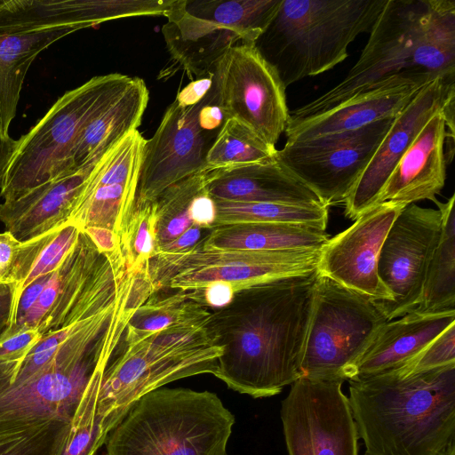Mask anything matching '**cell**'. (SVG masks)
I'll list each match as a JSON object with an SVG mask.
<instances>
[{
    "label": "cell",
    "instance_id": "obj_1",
    "mask_svg": "<svg viewBox=\"0 0 455 455\" xmlns=\"http://www.w3.org/2000/svg\"><path fill=\"white\" fill-rule=\"evenodd\" d=\"M146 301L125 278L105 306L32 346L0 356V455H60L82 396L107 367L126 326Z\"/></svg>",
    "mask_w": 455,
    "mask_h": 455
},
{
    "label": "cell",
    "instance_id": "obj_2",
    "mask_svg": "<svg viewBox=\"0 0 455 455\" xmlns=\"http://www.w3.org/2000/svg\"><path fill=\"white\" fill-rule=\"evenodd\" d=\"M318 276L315 270L248 286L211 312L209 330L222 347L213 375L253 398L299 379Z\"/></svg>",
    "mask_w": 455,
    "mask_h": 455
},
{
    "label": "cell",
    "instance_id": "obj_3",
    "mask_svg": "<svg viewBox=\"0 0 455 455\" xmlns=\"http://www.w3.org/2000/svg\"><path fill=\"white\" fill-rule=\"evenodd\" d=\"M348 382L364 455H455V364Z\"/></svg>",
    "mask_w": 455,
    "mask_h": 455
},
{
    "label": "cell",
    "instance_id": "obj_4",
    "mask_svg": "<svg viewBox=\"0 0 455 455\" xmlns=\"http://www.w3.org/2000/svg\"><path fill=\"white\" fill-rule=\"evenodd\" d=\"M403 72L455 79L454 1L387 0L344 79L293 109L289 121L321 114Z\"/></svg>",
    "mask_w": 455,
    "mask_h": 455
},
{
    "label": "cell",
    "instance_id": "obj_5",
    "mask_svg": "<svg viewBox=\"0 0 455 455\" xmlns=\"http://www.w3.org/2000/svg\"><path fill=\"white\" fill-rule=\"evenodd\" d=\"M210 315L205 307L157 331L126 326L99 393L98 412L108 433L148 392L177 379L215 372L222 347L209 330Z\"/></svg>",
    "mask_w": 455,
    "mask_h": 455
},
{
    "label": "cell",
    "instance_id": "obj_6",
    "mask_svg": "<svg viewBox=\"0 0 455 455\" xmlns=\"http://www.w3.org/2000/svg\"><path fill=\"white\" fill-rule=\"evenodd\" d=\"M387 1L282 0L255 46L288 87L342 62L356 36L370 33Z\"/></svg>",
    "mask_w": 455,
    "mask_h": 455
},
{
    "label": "cell",
    "instance_id": "obj_7",
    "mask_svg": "<svg viewBox=\"0 0 455 455\" xmlns=\"http://www.w3.org/2000/svg\"><path fill=\"white\" fill-rule=\"evenodd\" d=\"M234 424L215 393L160 387L108 433L104 455H227Z\"/></svg>",
    "mask_w": 455,
    "mask_h": 455
},
{
    "label": "cell",
    "instance_id": "obj_8",
    "mask_svg": "<svg viewBox=\"0 0 455 455\" xmlns=\"http://www.w3.org/2000/svg\"><path fill=\"white\" fill-rule=\"evenodd\" d=\"M131 76H97L66 92L18 140L0 180V196L15 200L34 188L76 171L72 155L84 124L128 85ZM77 170V169H76Z\"/></svg>",
    "mask_w": 455,
    "mask_h": 455
},
{
    "label": "cell",
    "instance_id": "obj_9",
    "mask_svg": "<svg viewBox=\"0 0 455 455\" xmlns=\"http://www.w3.org/2000/svg\"><path fill=\"white\" fill-rule=\"evenodd\" d=\"M282 0H174L162 32L171 57L201 78L234 46L255 44Z\"/></svg>",
    "mask_w": 455,
    "mask_h": 455
},
{
    "label": "cell",
    "instance_id": "obj_10",
    "mask_svg": "<svg viewBox=\"0 0 455 455\" xmlns=\"http://www.w3.org/2000/svg\"><path fill=\"white\" fill-rule=\"evenodd\" d=\"M388 320L377 301L318 276L301 377L348 380Z\"/></svg>",
    "mask_w": 455,
    "mask_h": 455
},
{
    "label": "cell",
    "instance_id": "obj_11",
    "mask_svg": "<svg viewBox=\"0 0 455 455\" xmlns=\"http://www.w3.org/2000/svg\"><path fill=\"white\" fill-rule=\"evenodd\" d=\"M321 249L203 250L198 243L183 252L156 253L148 261V272L155 293L200 290L214 282L228 283L236 291L317 270Z\"/></svg>",
    "mask_w": 455,
    "mask_h": 455
},
{
    "label": "cell",
    "instance_id": "obj_12",
    "mask_svg": "<svg viewBox=\"0 0 455 455\" xmlns=\"http://www.w3.org/2000/svg\"><path fill=\"white\" fill-rule=\"evenodd\" d=\"M213 83L227 119L235 118L275 147L290 112L286 87L255 44L232 47L214 66Z\"/></svg>",
    "mask_w": 455,
    "mask_h": 455
},
{
    "label": "cell",
    "instance_id": "obj_13",
    "mask_svg": "<svg viewBox=\"0 0 455 455\" xmlns=\"http://www.w3.org/2000/svg\"><path fill=\"white\" fill-rule=\"evenodd\" d=\"M394 118L360 129L286 141L276 159L329 207L345 202Z\"/></svg>",
    "mask_w": 455,
    "mask_h": 455
},
{
    "label": "cell",
    "instance_id": "obj_14",
    "mask_svg": "<svg viewBox=\"0 0 455 455\" xmlns=\"http://www.w3.org/2000/svg\"><path fill=\"white\" fill-rule=\"evenodd\" d=\"M342 379L300 377L282 401L288 455H358L359 435Z\"/></svg>",
    "mask_w": 455,
    "mask_h": 455
},
{
    "label": "cell",
    "instance_id": "obj_15",
    "mask_svg": "<svg viewBox=\"0 0 455 455\" xmlns=\"http://www.w3.org/2000/svg\"><path fill=\"white\" fill-rule=\"evenodd\" d=\"M442 231L440 211L411 204L401 210L382 243L378 275L393 296L378 302L388 321L414 310Z\"/></svg>",
    "mask_w": 455,
    "mask_h": 455
},
{
    "label": "cell",
    "instance_id": "obj_16",
    "mask_svg": "<svg viewBox=\"0 0 455 455\" xmlns=\"http://www.w3.org/2000/svg\"><path fill=\"white\" fill-rule=\"evenodd\" d=\"M146 139L136 130L96 162L69 220L82 230L100 228L118 238L134 210Z\"/></svg>",
    "mask_w": 455,
    "mask_h": 455
},
{
    "label": "cell",
    "instance_id": "obj_17",
    "mask_svg": "<svg viewBox=\"0 0 455 455\" xmlns=\"http://www.w3.org/2000/svg\"><path fill=\"white\" fill-rule=\"evenodd\" d=\"M198 106L182 107L174 100L146 140L134 208L151 204L170 186L208 167L205 157L215 138L200 128Z\"/></svg>",
    "mask_w": 455,
    "mask_h": 455
},
{
    "label": "cell",
    "instance_id": "obj_18",
    "mask_svg": "<svg viewBox=\"0 0 455 455\" xmlns=\"http://www.w3.org/2000/svg\"><path fill=\"white\" fill-rule=\"evenodd\" d=\"M455 114V79L437 77L425 84L394 118L367 166L346 198V217L356 220L374 206L395 166L435 113Z\"/></svg>",
    "mask_w": 455,
    "mask_h": 455
},
{
    "label": "cell",
    "instance_id": "obj_19",
    "mask_svg": "<svg viewBox=\"0 0 455 455\" xmlns=\"http://www.w3.org/2000/svg\"><path fill=\"white\" fill-rule=\"evenodd\" d=\"M404 208L383 203L360 215L320 251L317 271L344 287L378 302H390L391 292L378 275L382 243L394 220Z\"/></svg>",
    "mask_w": 455,
    "mask_h": 455
},
{
    "label": "cell",
    "instance_id": "obj_20",
    "mask_svg": "<svg viewBox=\"0 0 455 455\" xmlns=\"http://www.w3.org/2000/svg\"><path fill=\"white\" fill-rule=\"evenodd\" d=\"M437 77L425 72L394 75L333 108L301 120L288 121L284 132L287 141L350 132L379 120L395 118L420 88Z\"/></svg>",
    "mask_w": 455,
    "mask_h": 455
},
{
    "label": "cell",
    "instance_id": "obj_21",
    "mask_svg": "<svg viewBox=\"0 0 455 455\" xmlns=\"http://www.w3.org/2000/svg\"><path fill=\"white\" fill-rule=\"evenodd\" d=\"M454 133V117L445 111L430 117L395 166L374 205L389 203L405 207L421 200L434 201L445 183V139L453 140Z\"/></svg>",
    "mask_w": 455,
    "mask_h": 455
},
{
    "label": "cell",
    "instance_id": "obj_22",
    "mask_svg": "<svg viewBox=\"0 0 455 455\" xmlns=\"http://www.w3.org/2000/svg\"><path fill=\"white\" fill-rule=\"evenodd\" d=\"M98 160L0 204V220L6 231L27 242L68 222L75 201Z\"/></svg>",
    "mask_w": 455,
    "mask_h": 455
},
{
    "label": "cell",
    "instance_id": "obj_23",
    "mask_svg": "<svg viewBox=\"0 0 455 455\" xmlns=\"http://www.w3.org/2000/svg\"><path fill=\"white\" fill-rule=\"evenodd\" d=\"M207 191L215 200L325 206L316 194L291 173L276 157L240 166L218 168L207 186Z\"/></svg>",
    "mask_w": 455,
    "mask_h": 455
},
{
    "label": "cell",
    "instance_id": "obj_24",
    "mask_svg": "<svg viewBox=\"0 0 455 455\" xmlns=\"http://www.w3.org/2000/svg\"><path fill=\"white\" fill-rule=\"evenodd\" d=\"M454 323L455 311L416 310L387 322L359 361L354 377L374 375L401 366Z\"/></svg>",
    "mask_w": 455,
    "mask_h": 455
},
{
    "label": "cell",
    "instance_id": "obj_25",
    "mask_svg": "<svg viewBox=\"0 0 455 455\" xmlns=\"http://www.w3.org/2000/svg\"><path fill=\"white\" fill-rule=\"evenodd\" d=\"M148 102V90L140 77H132L126 88L97 112L84 126L72 155L79 169L104 155L131 132L138 130Z\"/></svg>",
    "mask_w": 455,
    "mask_h": 455
},
{
    "label": "cell",
    "instance_id": "obj_26",
    "mask_svg": "<svg viewBox=\"0 0 455 455\" xmlns=\"http://www.w3.org/2000/svg\"><path fill=\"white\" fill-rule=\"evenodd\" d=\"M329 238L326 229L304 224L237 223L211 228L199 245L203 250L321 249Z\"/></svg>",
    "mask_w": 455,
    "mask_h": 455
},
{
    "label": "cell",
    "instance_id": "obj_27",
    "mask_svg": "<svg viewBox=\"0 0 455 455\" xmlns=\"http://www.w3.org/2000/svg\"><path fill=\"white\" fill-rule=\"evenodd\" d=\"M81 30L76 26L0 34V118L9 133L26 75L37 55L56 41Z\"/></svg>",
    "mask_w": 455,
    "mask_h": 455
},
{
    "label": "cell",
    "instance_id": "obj_28",
    "mask_svg": "<svg viewBox=\"0 0 455 455\" xmlns=\"http://www.w3.org/2000/svg\"><path fill=\"white\" fill-rule=\"evenodd\" d=\"M442 215L439 242L429 260L421 300L414 309L421 313L455 311V195L446 203L436 198Z\"/></svg>",
    "mask_w": 455,
    "mask_h": 455
},
{
    "label": "cell",
    "instance_id": "obj_29",
    "mask_svg": "<svg viewBox=\"0 0 455 455\" xmlns=\"http://www.w3.org/2000/svg\"><path fill=\"white\" fill-rule=\"evenodd\" d=\"M81 230L69 220L53 231L21 242L12 281L5 283L7 297L10 299L9 309L27 285L59 266L76 243Z\"/></svg>",
    "mask_w": 455,
    "mask_h": 455
},
{
    "label": "cell",
    "instance_id": "obj_30",
    "mask_svg": "<svg viewBox=\"0 0 455 455\" xmlns=\"http://www.w3.org/2000/svg\"><path fill=\"white\" fill-rule=\"evenodd\" d=\"M218 168L207 167L164 189L154 202L156 251L195 225L189 210L195 197L207 188Z\"/></svg>",
    "mask_w": 455,
    "mask_h": 455
},
{
    "label": "cell",
    "instance_id": "obj_31",
    "mask_svg": "<svg viewBox=\"0 0 455 455\" xmlns=\"http://www.w3.org/2000/svg\"><path fill=\"white\" fill-rule=\"evenodd\" d=\"M214 227L237 223H294L326 229L329 207L273 203H241L213 199Z\"/></svg>",
    "mask_w": 455,
    "mask_h": 455
},
{
    "label": "cell",
    "instance_id": "obj_32",
    "mask_svg": "<svg viewBox=\"0 0 455 455\" xmlns=\"http://www.w3.org/2000/svg\"><path fill=\"white\" fill-rule=\"evenodd\" d=\"M276 151L241 122L228 118L207 151L205 162L209 167L229 168L273 159Z\"/></svg>",
    "mask_w": 455,
    "mask_h": 455
},
{
    "label": "cell",
    "instance_id": "obj_33",
    "mask_svg": "<svg viewBox=\"0 0 455 455\" xmlns=\"http://www.w3.org/2000/svg\"><path fill=\"white\" fill-rule=\"evenodd\" d=\"M105 369L89 382L71 422L67 443L60 455H94L108 435L98 412V400Z\"/></svg>",
    "mask_w": 455,
    "mask_h": 455
},
{
    "label": "cell",
    "instance_id": "obj_34",
    "mask_svg": "<svg viewBox=\"0 0 455 455\" xmlns=\"http://www.w3.org/2000/svg\"><path fill=\"white\" fill-rule=\"evenodd\" d=\"M192 300L188 291H176L169 296L159 297L154 293L131 317L127 327L139 331H157L185 320L204 309Z\"/></svg>",
    "mask_w": 455,
    "mask_h": 455
},
{
    "label": "cell",
    "instance_id": "obj_35",
    "mask_svg": "<svg viewBox=\"0 0 455 455\" xmlns=\"http://www.w3.org/2000/svg\"><path fill=\"white\" fill-rule=\"evenodd\" d=\"M156 209L154 203L134 208L120 244L129 267L137 270L156 253Z\"/></svg>",
    "mask_w": 455,
    "mask_h": 455
},
{
    "label": "cell",
    "instance_id": "obj_36",
    "mask_svg": "<svg viewBox=\"0 0 455 455\" xmlns=\"http://www.w3.org/2000/svg\"><path fill=\"white\" fill-rule=\"evenodd\" d=\"M455 364V323L445 329L414 357L395 368L411 374Z\"/></svg>",
    "mask_w": 455,
    "mask_h": 455
},
{
    "label": "cell",
    "instance_id": "obj_37",
    "mask_svg": "<svg viewBox=\"0 0 455 455\" xmlns=\"http://www.w3.org/2000/svg\"><path fill=\"white\" fill-rule=\"evenodd\" d=\"M227 117L222 109L214 85L199 103L197 121L200 128L208 135L216 138Z\"/></svg>",
    "mask_w": 455,
    "mask_h": 455
},
{
    "label": "cell",
    "instance_id": "obj_38",
    "mask_svg": "<svg viewBox=\"0 0 455 455\" xmlns=\"http://www.w3.org/2000/svg\"><path fill=\"white\" fill-rule=\"evenodd\" d=\"M188 297L208 308L218 309L228 305L234 297L233 286L225 282H214L200 290L188 291Z\"/></svg>",
    "mask_w": 455,
    "mask_h": 455
},
{
    "label": "cell",
    "instance_id": "obj_39",
    "mask_svg": "<svg viewBox=\"0 0 455 455\" xmlns=\"http://www.w3.org/2000/svg\"><path fill=\"white\" fill-rule=\"evenodd\" d=\"M21 242L10 232L0 234V283H10Z\"/></svg>",
    "mask_w": 455,
    "mask_h": 455
},
{
    "label": "cell",
    "instance_id": "obj_40",
    "mask_svg": "<svg viewBox=\"0 0 455 455\" xmlns=\"http://www.w3.org/2000/svg\"><path fill=\"white\" fill-rule=\"evenodd\" d=\"M189 215L193 223L203 228H212L216 218L213 199L209 196L207 188L197 195L193 200Z\"/></svg>",
    "mask_w": 455,
    "mask_h": 455
},
{
    "label": "cell",
    "instance_id": "obj_41",
    "mask_svg": "<svg viewBox=\"0 0 455 455\" xmlns=\"http://www.w3.org/2000/svg\"><path fill=\"white\" fill-rule=\"evenodd\" d=\"M213 84V72L196 78L186 85L176 96L175 100L182 107H192L200 103L210 92Z\"/></svg>",
    "mask_w": 455,
    "mask_h": 455
},
{
    "label": "cell",
    "instance_id": "obj_42",
    "mask_svg": "<svg viewBox=\"0 0 455 455\" xmlns=\"http://www.w3.org/2000/svg\"><path fill=\"white\" fill-rule=\"evenodd\" d=\"M211 229L209 228H203L196 225H193L175 240L157 248L156 253H176L188 251L195 247L196 244H198L203 239H204L208 235Z\"/></svg>",
    "mask_w": 455,
    "mask_h": 455
},
{
    "label": "cell",
    "instance_id": "obj_43",
    "mask_svg": "<svg viewBox=\"0 0 455 455\" xmlns=\"http://www.w3.org/2000/svg\"><path fill=\"white\" fill-rule=\"evenodd\" d=\"M42 333L36 330H27L0 342V356L9 355L28 348L37 341Z\"/></svg>",
    "mask_w": 455,
    "mask_h": 455
},
{
    "label": "cell",
    "instance_id": "obj_44",
    "mask_svg": "<svg viewBox=\"0 0 455 455\" xmlns=\"http://www.w3.org/2000/svg\"><path fill=\"white\" fill-rule=\"evenodd\" d=\"M102 253H111L120 246V238L112 231L100 228H88L84 230Z\"/></svg>",
    "mask_w": 455,
    "mask_h": 455
},
{
    "label": "cell",
    "instance_id": "obj_45",
    "mask_svg": "<svg viewBox=\"0 0 455 455\" xmlns=\"http://www.w3.org/2000/svg\"><path fill=\"white\" fill-rule=\"evenodd\" d=\"M18 146V140L12 139L4 130L0 118V180L11 162Z\"/></svg>",
    "mask_w": 455,
    "mask_h": 455
}]
</instances>
